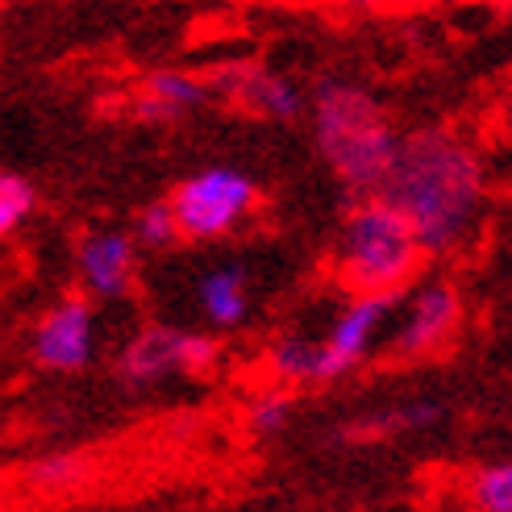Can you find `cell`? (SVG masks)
I'll return each mask as SVG.
<instances>
[{
    "mask_svg": "<svg viewBox=\"0 0 512 512\" xmlns=\"http://www.w3.org/2000/svg\"><path fill=\"white\" fill-rule=\"evenodd\" d=\"M267 371L275 375V388H292V383H321V342L313 338H275L267 346Z\"/></svg>",
    "mask_w": 512,
    "mask_h": 512,
    "instance_id": "4fadbf2b",
    "label": "cell"
},
{
    "mask_svg": "<svg viewBox=\"0 0 512 512\" xmlns=\"http://www.w3.org/2000/svg\"><path fill=\"white\" fill-rule=\"evenodd\" d=\"M34 204H38V192L30 179L21 171H0V242L13 238L17 229L30 221Z\"/></svg>",
    "mask_w": 512,
    "mask_h": 512,
    "instance_id": "2e32d148",
    "label": "cell"
},
{
    "mask_svg": "<svg viewBox=\"0 0 512 512\" xmlns=\"http://www.w3.org/2000/svg\"><path fill=\"white\" fill-rule=\"evenodd\" d=\"M471 500L479 512H512V463H488L471 475Z\"/></svg>",
    "mask_w": 512,
    "mask_h": 512,
    "instance_id": "ac0fdd59",
    "label": "cell"
},
{
    "mask_svg": "<svg viewBox=\"0 0 512 512\" xmlns=\"http://www.w3.org/2000/svg\"><path fill=\"white\" fill-rule=\"evenodd\" d=\"M483 188H488V179H483V163L475 150L442 125H421V130L400 138L379 200L392 204L408 221L421 242V254H446L475 225Z\"/></svg>",
    "mask_w": 512,
    "mask_h": 512,
    "instance_id": "6da1fadb",
    "label": "cell"
},
{
    "mask_svg": "<svg viewBox=\"0 0 512 512\" xmlns=\"http://www.w3.org/2000/svg\"><path fill=\"white\" fill-rule=\"evenodd\" d=\"M221 358V346L209 334L184 325H146L121 346L113 375L125 388H155L171 375H204Z\"/></svg>",
    "mask_w": 512,
    "mask_h": 512,
    "instance_id": "5b68a950",
    "label": "cell"
},
{
    "mask_svg": "<svg viewBox=\"0 0 512 512\" xmlns=\"http://www.w3.org/2000/svg\"><path fill=\"white\" fill-rule=\"evenodd\" d=\"M446 417V408L438 400H408L396 408H379V413L363 417L358 425L342 429V438H392V433H417V429H433Z\"/></svg>",
    "mask_w": 512,
    "mask_h": 512,
    "instance_id": "7c38bea8",
    "label": "cell"
},
{
    "mask_svg": "<svg viewBox=\"0 0 512 512\" xmlns=\"http://www.w3.org/2000/svg\"><path fill=\"white\" fill-rule=\"evenodd\" d=\"M421 242L408 221L379 196L346 204L338 275L354 296H400L421 267Z\"/></svg>",
    "mask_w": 512,
    "mask_h": 512,
    "instance_id": "3957f363",
    "label": "cell"
},
{
    "mask_svg": "<svg viewBox=\"0 0 512 512\" xmlns=\"http://www.w3.org/2000/svg\"><path fill=\"white\" fill-rule=\"evenodd\" d=\"M209 96L221 105L238 109L246 117H271V121H296L304 113V92L259 59H225L200 75Z\"/></svg>",
    "mask_w": 512,
    "mask_h": 512,
    "instance_id": "8992f818",
    "label": "cell"
},
{
    "mask_svg": "<svg viewBox=\"0 0 512 512\" xmlns=\"http://www.w3.org/2000/svg\"><path fill=\"white\" fill-rule=\"evenodd\" d=\"M400 296H354L321 338V383L350 375L375 350L379 329L388 325Z\"/></svg>",
    "mask_w": 512,
    "mask_h": 512,
    "instance_id": "ba28073f",
    "label": "cell"
},
{
    "mask_svg": "<svg viewBox=\"0 0 512 512\" xmlns=\"http://www.w3.org/2000/svg\"><path fill=\"white\" fill-rule=\"evenodd\" d=\"M0 512H5V504H0Z\"/></svg>",
    "mask_w": 512,
    "mask_h": 512,
    "instance_id": "ffe728a7",
    "label": "cell"
},
{
    "mask_svg": "<svg viewBox=\"0 0 512 512\" xmlns=\"http://www.w3.org/2000/svg\"><path fill=\"white\" fill-rule=\"evenodd\" d=\"M171 213L179 225V238L188 242H213L238 229L254 204H259V184L242 167H204L192 171L171 196Z\"/></svg>",
    "mask_w": 512,
    "mask_h": 512,
    "instance_id": "277c9868",
    "label": "cell"
},
{
    "mask_svg": "<svg viewBox=\"0 0 512 512\" xmlns=\"http://www.w3.org/2000/svg\"><path fill=\"white\" fill-rule=\"evenodd\" d=\"M196 304L209 325L217 329H238L250 313V288H246V271L238 263H225L213 267L209 275L200 279L196 288Z\"/></svg>",
    "mask_w": 512,
    "mask_h": 512,
    "instance_id": "8fae6325",
    "label": "cell"
},
{
    "mask_svg": "<svg viewBox=\"0 0 512 512\" xmlns=\"http://www.w3.org/2000/svg\"><path fill=\"white\" fill-rule=\"evenodd\" d=\"M75 267H80V279L92 296L100 300L125 296L134 288V267H138L134 238L125 229H92L75 246Z\"/></svg>",
    "mask_w": 512,
    "mask_h": 512,
    "instance_id": "30bf717a",
    "label": "cell"
},
{
    "mask_svg": "<svg viewBox=\"0 0 512 512\" xmlns=\"http://www.w3.org/2000/svg\"><path fill=\"white\" fill-rule=\"evenodd\" d=\"M458 317H463V300H458L450 284H421L404 304L392 350L400 358H425L433 350H442L458 329Z\"/></svg>",
    "mask_w": 512,
    "mask_h": 512,
    "instance_id": "9c48e42d",
    "label": "cell"
},
{
    "mask_svg": "<svg viewBox=\"0 0 512 512\" xmlns=\"http://www.w3.org/2000/svg\"><path fill=\"white\" fill-rule=\"evenodd\" d=\"M313 113V138L329 171L338 175L346 192V204L379 196L383 179H388L400 134L388 121L375 92L350 80H321L309 100Z\"/></svg>",
    "mask_w": 512,
    "mask_h": 512,
    "instance_id": "7a4b0ae2",
    "label": "cell"
},
{
    "mask_svg": "<svg viewBox=\"0 0 512 512\" xmlns=\"http://www.w3.org/2000/svg\"><path fill=\"white\" fill-rule=\"evenodd\" d=\"M292 392L288 388H263V392H254L250 404H246V425L254 433H263V438H271V433H284L288 421H292Z\"/></svg>",
    "mask_w": 512,
    "mask_h": 512,
    "instance_id": "e0dca14e",
    "label": "cell"
},
{
    "mask_svg": "<svg viewBox=\"0 0 512 512\" xmlns=\"http://www.w3.org/2000/svg\"><path fill=\"white\" fill-rule=\"evenodd\" d=\"M142 96L159 100V105H167L175 117H184L188 109H196V105L209 100V88H204V80H200V75H192V71L159 67V71L142 75Z\"/></svg>",
    "mask_w": 512,
    "mask_h": 512,
    "instance_id": "9a60e30c",
    "label": "cell"
},
{
    "mask_svg": "<svg viewBox=\"0 0 512 512\" xmlns=\"http://www.w3.org/2000/svg\"><path fill=\"white\" fill-rule=\"evenodd\" d=\"M34 363L46 371H84L96 358V313L84 296H63L38 317L30 338Z\"/></svg>",
    "mask_w": 512,
    "mask_h": 512,
    "instance_id": "52a82bcc",
    "label": "cell"
},
{
    "mask_svg": "<svg viewBox=\"0 0 512 512\" xmlns=\"http://www.w3.org/2000/svg\"><path fill=\"white\" fill-rule=\"evenodd\" d=\"M92 475L88 458L84 454H71V450H59V454H42L34 458L30 467H25L21 483L30 492H42V496H63L71 488H80V483Z\"/></svg>",
    "mask_w": 512,
    "mask_h": 512,
    "instance_id": "5bb4252c",
    "label": "cell"
},
{
    "mask_svg": "<svg viewBox=\"0 0 512 512\" xmlns=\"http://www.w3.org/2000/svg\"><path fill=\"white\" fill-rule=\"evenodd\" d=\"M134 246L142 242L146 250H167L171 242H179V225H175V213L167 200H150L146 209L134 217Z\"/></svg>",
    "mask_w": 512,
    "mask_h": 512,
    "instance_id": "d6986e66",
    "label": "cell"
}]
</instances>
